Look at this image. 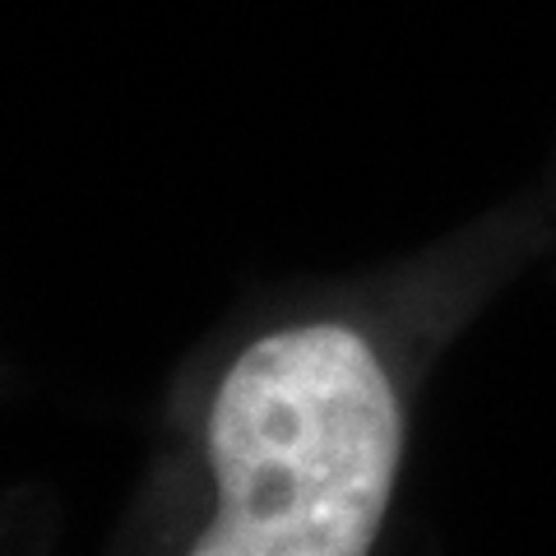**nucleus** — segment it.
<instances>
[{
    "label": "nucleus",
    "mask_w": 556,
    "mask_h": 556,
    "mask_svg": "<svg viewBox=\"0 0 556 556\" xmlns=\"http://www.w3.org/2000/svg\"><path fill=\"white\" fill-rule=\"evenodd\" d=\"M404 413L362 329L298 320L255 339L208 408L214 519L186 556H371Z\"/></svg>",
    "instance_id": "f257e3e1"
}]
</instances>
